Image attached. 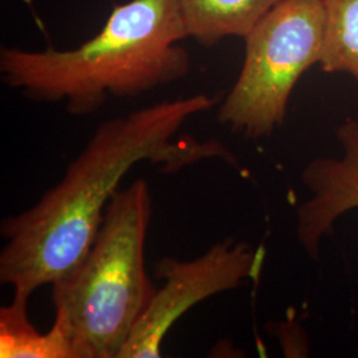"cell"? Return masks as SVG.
<instances>
[{
    "instance_id": "1",
    "label": "cell",
    "mask_w": 358,
    "mask_h": 358,
    "mask_svg": "<svg viewBox=\"0 0 358 358\" xmlns=\"http://www.w3.org/2000/svg\"><path fill=\"white\" fill-rule=\"evenodd\" d=\"M215 105V97L201 93L103 121L57 185L1 222L0 282L31 296L62 279L90 250L110 199L137 164L146 161L169 174L211 158L238 166L222 142L176 138L192 117Z\"/></svg>"
},
{
    "instance_id": "2",
    "label": "cell",
    "mask_w": 358,
    "mask_h": 358,
    "mask_svg": "<svg viewBox=\"0 0 358 358\" xmlns=\"http://www.w3.org/2000/svg\"><path fill=\"white\" fill-rule=\"evenodd\" d=\"M185 38L177 0H129L73 50L1 47L0 76L29 100L93 115L109 97H138L187 76L192 59L180 45Z\"/></svg>"
},
{
    "instance_id": "3",
    "label": "cell",
    "mask_w": 358,
    "mask_h": 358,
    "mask_svg": "<svg viewBox=\"0 0 358 358\" xmlns=\"http://www.w3.org/2000/svg\"><path fill=\"white\" fill-rule=\"evenodd\" d=\"M152 194L138 179L117 190L87 254L52 284L55 319L77 358H120L155 294L145 267Z\"/></svg>"
},
{
    "instance_id": "4",
    "label": "cell",
    "mask_w": 358,
    "mask_h": 358,
    "mask_svg": "<svg viewBox=\"0 0 358 358\" xmlns=\"http://www.w3.org/2000/svg\"><path fill=\"white\" fill-rule=\"evenodd\" d=\"M242 71L219 106L217 120L245 138L280 127L300 77L319 65L322 0H282L244 38Z\"/></svg>"
},
{
    "instance_id": "5",
    "label": "cell",
    "mask_w": 358,
    "mask_h": 358,
    "mask_svg": "<svg viewBox=\"0 0 358 358\" xmlns=\"http://www.w3.org/2000/svg\"><path fill=\"white\" fill-rule=\"evenodd\" d=\"M266 248L226 239L192 260L164 257L155 269L164 285L136 325L120 358H158L171 327L192 307L211 296L257 280Z\"/></svg>"
},
{
    "instance_id": "6",
    "label": "cell",
    "mask_w": 358,
    "mask_h": 358,
    "mask_svg": "<svg viewBox=\"0 0 358 358\" xmlns=\"http://www.w3.org/2000/svg\"><path fill=\"white\" fill-rule=\"evenodd\" d=\"M338 157H319L308 164L301 180L309 198L297 207L296 235L312 259L320 255L321 242L336 222L358 208V120L348 118L337 130Z\"/></svg>"
},
{
    "instance_id": "7",
    "label": "cell",
    "mask_w": 358,
    "mask_h": 358,
    "mask_svg": "<svg viewBox=\"0 0 358 358\" xmlns=\"http://www.w3.org/2000/svg\"><path fill=\"white\" fill-rule=\"evenodd\" d=\"M187 38L214 47L242 38L282 0H177Z\"/></svg>"
},
{
    "instance_id": "8",
    "label": "cell",
    "mask_w": 358,
    "mask_h": 358,
    "mask_svg": "<svg viewBox=\"0 0 358 358\" xmlns=\"http://www.w3.org/2000/svg\"><path fill=\"white\" fill-rule=\"evenodd\" d=\"M29 294L13 292V301L0 309V357L77 358L64 325L55 319L41 333L28 317Z\"/></svg>"
},
{
    "instance_id": "9",
    "label": "cell",
    "mask_w": 358,
    "mask_h": 358,
    "mask_svg": "<svg viewBox=\"0 0 358 358\" xmlns=\"http://www.w3.org/2000/svg\"><path fill=\"white\" fill-rule=\"evenodd\" d=\"M324 44L319 66L358 81V0H322Z\"/></svg>"
}]
</instances>
